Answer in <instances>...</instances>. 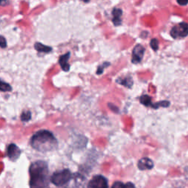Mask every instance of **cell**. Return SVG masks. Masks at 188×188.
I'll use <instances>...</instances> for the list:
<instances>
[{
	"label": "cell",
	"instance_id": "16",
	"mask_svg": "<svg viewBox=\"0 0 188 188\" xmlns=\"http://www.w3.org/2000/svg\"><path fill=\"white\" fill-rule=\"evenodd\" d=\"M150 46L151 47L153 50L157 51L159 49V41L157 38H153L150 41Z\"/></svg>",
	"mask_w": 188,
	"mask_h": 188
},
{
	"label": "cell",
	"instance_id": "6",
	"mask_svg": "<svg viewBox=\"0 0 188 188\" xmlns=\"http://www.w3.org/2000/svg\"><path fill=\"white\" fill-rule=\"evenodd\" d=\"M145 49L140 44H138L132 50V63L134 64L140 63L142 59L144 56Z\"/></svg>",
	"mask_w": 188,
	"mask_h": 188
},
{
	"label": "cell",
	"instance_id": "8",
	"mask_svg": "<svg viewBox=\"0 0 188 188\" xmlns=\"http://www.w3.org/2000/svg\"><path fill=\"white\" fill-rule=\"evenodd\" d=\"M137 167L141 171L150 170V169L153 168L154 162L151 159H149L148 157H143L139 160L138 163H137Z\"/></svg>",
	"mask_w": 188,
	"mask_h": 188
},
{
	"label": "cell",
	"instance_id": "9",
	"mask_svg": "<svg viewBox=\"0 0 188 188\" xmlns=\"http://www.w3.org/2000/svg\"><path fill=\"white\" fill-rule=\"evenodd\" d=\"M70 52H68L65 55H62L60 59H59V63L60 65V66L62 68L64 71H68L70 69V65L68 63V61L70 58Z\"/></svg>",
	"mask_w": 188,
	"mask_h": 188
},
{
	"label": "cell",
	"instance_id": "3",
	"mask_svg": "<svg viewBox=\"0 0 188 188\" xmlns=\"http://www.w3.org/2000/svg\"><path fill=\"white\" fill-rule=\"evenodd\" d=\"M71 173L69 170L65 169L55 172L51 177V181L56 186H62L70 181Z\"/></svg>",
	"mask_w": 188,
	"mask_h": 188
},
{
	"label": "cell",
	"instance_id": "7",
	"mask_svg": "<svg viewBox=\"0 0 188 188\" xmlns=\"http://www.w3.org/2000/svg\"><path fill=\"white\" fill-rule=\"evenodd\" d=\"M7 154H8V157L12 161L15 162L19 158L20 155H21V150L17 145L12 143L10 145H9V146L8 147Z\"/></svg>",
	"mask_w": 188,
	"mask_h": 188
},
{
	"label": "cell",
	"instance_id": "15",
	"mask_svg": "<svg viewBox=\"0 0 188 188\" xmlns=\"http://www.w3.org/2000/svg\"><path fill=\"white\" fill-rule=\"evenodd\" d=\"M170 105V102L168 101H162V102H159L156 103V104H151V107H153L154 109H158L159 107H168Z\"/></svg>",
	"mask_w": 188,
	"mask_h": 188
},
{
	"label": "cell",
	"instance_id": "1",
	"mask_svg": "<svg viewBox=\"0 0 188 188\" xmlns=\"http://www.w3.org/2000/svg\"><path fill=\"white\" fill-rule=\"evenodd\" d=\"M48 164L44 161H38L32 163L30 168V187L45 188L47 184Z\"/></svg>",
	"mask_w": 188,
	"mask_h": 188
},
{
	"label": "cell",
	"instance_id": "17",
	"mask_svg": "<svg viewBox=\"0 0 188 188\" xmlns=\"http://www.w3.org/2000/svg\"><path fill=\"white\" fill-rule=\"evenodd\" d=\"M31 118V113L30 111H26V112H24L23 113L21 114V121H30Z\"/></svg>",
	"mask_w": 188,
	"mask_h": 188
},
{
	"label": "cell",
	"instance_id": "12",
	"mask_svg": "<svg viewBox=\"0 0 188 188\" xmlns=\"http://www.w3.org/2000/svg\"><path fill=\"white\" fill-rule=\"evenodd\" d=\"M35 49L38 51L44 52V53H48V52H49V51H51L52 50V49L50 46H45V45H43V44L40 43H35Z\"/></svg>",
	"mask_w": 188,
	"mask_h": 188
},
{
	"label": "cell",
	"instance_id": "22",
	"mask_svg": "<svg viewBox=\"0 0 188 188\" xmlns=\"http://www.w3.org/2000/svg\"><path fill=\"white\" fill-rule=\"evenodd\" d=\"M7 0H0V4H2L3 2H6Z\"/></svg>",
	"mask_w": 188,
	"mask_h": 188
},
{
	"label": "cell",
	"instance_id": "4",
	"mask_svg": "<svg viewBox=\"0 0 188 188\" xmlns=\"http://www.w3.org/2000/svg\"><path fill=\"white\" fill-rule=\"evenodd\" d=\"M171 35L173 38H184L188 35V24L181 22L179 25L174 26L171 30Z\"/></svg>",
	"mask_w": 188,
	"mask_h": 188
},
{
	"label": "cell",
	"instance_id": "21",
	"mask_svg": "<svg viewBox=\"0 0 188 188\" xmlns=\"http://www.w3.org/2000/svg\"><path fill=\"white\" fill-rule=\"evenodd\" d=\"M178 4L181 6H185L188 4V0H176Z\"/></svg>",
	"mask_w": 188,
	"mask_h": 188
},
{
	"label": "cell",
	"instance_id": "10",
	"mask_svg": "<svg viewBox=\"0 0 188 188\" xmlns=\"http://www.w3.org/2000/svg\"><path fill=\"white\" fill-rule=\"evenodd\" d=\"M113 22L115 26H119L121 24V16H122V10L120 8H115L113 10Z\"/></svg>",
	"mask_w": 188,
	"mask_h": 188
},
{
	"label": "cell",
	"instance_id": "19",
	"mask_svg": "<svg viewBox=\"0 0 188 188\" xmlns=\"http://www.w3.org/2000/svg\"><path fill=\"white\" fill-rule=\"evenodd\" d=\"M6 46H7L6 39L4 38L3 36L0 35V47H2V48H5Z\"/></svg>",
	"mask_w": 188,
	"mask_h": 188
},
{
	"label": "cell",
	"instance_id": "23",
	"mask_svg": "<svg viewBox=\"0 0 188 188\" xmlns=\"http://www.w3.org/2000/svg\"><path fill=\"white\" fill-rule=\"evenodd\" d=\"M83 2H90V0H82Z\"/></svg>",
	"mask_w": 188,
	"mask_h": 188
},
{
	"label": "cell",
	"instance_id": "2",
	"mask_svg": "<svg viewBox=\"0 0 188 188\" xmlns=\"http://www.w3.org/2000/svg\"><path fill=\"white\" fill-rule=\"evenodd\" d=\"M30 143L32 148L40 151H49L57 146V142L53 134L47 130L39 131L32 137Z\"/></svg>",
	"mask_w": 188,
	"mask_h": 188
},
{
	"label": "cell",
	"instance_id": "11",
	"mask_svg": "<svg viewBox=\"0 0 188 188\" xmlns=\"http://www.w3.org/2000/svg\"><path fill=\"white\" fill-rule=\"evenodd\" d=\"M117 82L126 87H132L133 85V80L130 77H126L125 78H119L117 79Z\"/></svg>",
	"mask_w": 188,
	"mask_h": 188
},
{
	"label": "cell",
	"instance_id": "5",
	"mask_svg": "<svg viewBox=\"0 0 188 188\" xmlns=\"http://www.w3.org/2000/svg\"><path fill=\"white\" fill-rule=\"evenodd\" d=\"M88 188H108V182L103 176H95L88 183Z\"/></svg>",
	"mask_w": 188,
	"mask_h": 188
},
{
	"label": "cell",
	"instance_id": "14",
	"mask_svg": "<svg viewBox=\"0 0 188 188\" xmlns=\"http://www.w3.org/2000/svg\"><path fill=\"white\" fill-rule=\"evenodd\" d=\"M0 90L2 92H9L12 90V87L8 83L0 80Z\"/></svg>",
	"mask_w": 188,
	"mask_h": 188
},
{
	"label": "cell",
	"instance_id": "18",
	"mask_svg": "<svg viewBox=\"0 0 188 188\" xmlns=\"http://www.w3.org/2000/svg\"><path fill=\"white\" fill-rule=\"evenodd\" d=\"M110 65V63H107V62H105V63H104L101 66H99L98 68V69L96 70V74H102V73H103V71L104 70V68H107V66H109Z\"/></svg>",
	"mask_w": 188,
	"mask_h": 188
},
{
	"label": "cell",
	"instance_id": "13",
	"mask_svg": "<svg viewBox=\"0 0 188 188\" xmlns=\"http://www.w3.org/2000/svg\"><path fill=\"white\" fill-rule=\"evenodd\" d=\"M140 102L142 104H143L144 106L146 107H149L152 104V102H151V98L148 96V95H143L140 98Z\"/></svg>",
	"mask_w": 188,
	"mask_h": 188
},
{
	"label": "cell",
	"instance_id": "20",
	"mask_svg": "<svg viewBox=\"0 0 188 188\" xmlns=\"http://www.w3.org/2000/svg\"><path fill=\"white\" fill-rule=\"evenodd\" d=\"M122 188H135V186L132 182H127L126 184H123Z\"/></svg>",
	"mask_w": 188,
	"mask_h": 188
}]
</instances>
